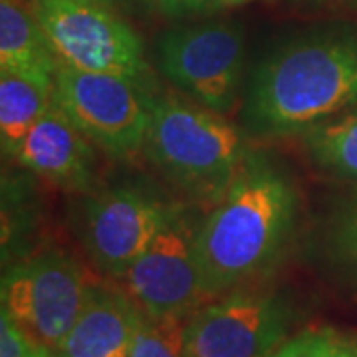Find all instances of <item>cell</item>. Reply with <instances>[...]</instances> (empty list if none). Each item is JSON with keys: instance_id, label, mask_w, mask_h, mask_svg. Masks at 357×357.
<instances>
[{"instance_id": "obj_1", "label": "cell", "mask_w": 357, "mask_h": 357, "mask_svg": "<svg viewBox=\"0 0 357 357\" xmlns=\"http://www.w3.org/2000/svg\"><path fill=\"white\" fill-rule=\"evenodd\" d=\"M296 217L292 181L262 159H248L197 227L204 298L229 292L274 266L290 243Z\"/></svg>"}, {"instance_id": "obj_2", "label": "cell", "mask_w": 357, "mask_h": 357, "mask_svg": "<svg viewBox=\"0 0 357 357\" xmlns=\"http://www.w3.org/2000/svg\"><path fill=\"white\" fill-rule=\"evenodd\" d=\"M357 103V30L298 38L256 68L246 121L262 135H290Z\"/></svg>"}, {"instance_id": "obj_3", "label": "cell", "mask_w": 357, "mask_h": 357, "mask_svg": "<svg viewBox=\"0 0 357 357\" xmlns=\"http://www.w3.org/2000/svg\"><path fill=\"white\" fill-rule=\"evenodd\" d=\"M143 147L155 167L199 197H220L248 163V143L234 123L169 96L149 98Z\"/></svg>"}, {"instance_id": "obj_4", "label": "cell", "mask_w": 357, "mask_h": 357, "mask_svg": "<svg viewBox=\"0 0 357 357\" xmlns=\"http://www.w3.org/2000/svg\"><path fill=\"white\" fill-rule=\"evenodd\" d=\"M30 6L60 64L137 84L147 74L143 42L107 0H32Z\"/></svg>"}, {"instance_id": "obj_5", "label": "cell", "mask_w": 357, "mask_h": 357, "mask_svg": "<svg viewBox=\"0 0 357 357\" xmlns=\"http://www.w3.org/2000/svg\"><path fill=\"white\" fill-rule=\"evenodd\" d=\"M54 102L105 153L123 157L145 145L149 96L129 77L60 64L54 77Z\"/></svg>"}, {"instance_id": "obj_6", "label": "cell", "mask_w": 357, "mask_h": 357, "mask_svg": "<svg viewBox=\"0 0 357 357\" xmlns=\"http://www.w3.org/2000/svg\"><path fill=\"white\" fill-rule=\"evenodd\" d=\"M161 74L204 107L227 114L243 86L244 36L230 22L181 26L157 44Z\"/></svg>"}, {"instance_id": "obj_7", "label": "cell", "mask_w": 357, "mask_h": 357, "mask_svg": "<svg viewBox=\"0 0 357 357\" xmlns=\"http://www.w3.org/2000/svg\"><path fill=\"white\" fill-rule=\"evenodd\" d=\"M84 270L72 256L48 250L2 276V312L38 344L58 354L88 298Z\"/></svg>"}, {"instance_id": "obj_8", "label": "cell", "mask_w": 357, "mask_h": 357, "mask_svg": "<svg viewBox=\"0 0 357 357\" xmlns=\"http://www.w3.org/2000/svg\"><path fill=\"white\" fill-rule=\"evenodd\" d=\"M175 206L137 185L98 192L79 208V243L96 268L121 278L151 244Z\"/></svg>"}, {"instance_id": "obj_9", "label": "cell", "mask_w": 357, "mask_h": 357, "mask_svg": "<svg viewBox=\"0 0 357 357\" xmlns=\"http://www.w3.org/2000/svg\"><path fill=\"white\" fill-rule=\"evenodd\" d=\"M197 227L175 206L143 255L119 278L131 300L151 318H185L204 300L195 248Z\"/></svg>"}, {"instance_id": "obj_10", "label": "cell", "mask_w": 357, "mask_h": 357, "mask_svg": "<svg viewBox=\"0 0 357 357\" xmlns=\"http://www.w3.org/2000/svg\"><path fill=\"white\" fill-rule=\"evenodd\" d=\"M292 310L276 296L234 292L187 321L192 357H270L284 342Z\"/></svg>"}, {"instance_id": "obj_11", "label": "cell", "mask_w": 357, "mask_h": 357, "mask_svg": "<svg viewBox=\"0 0 357 357\" xmlns=\"http://www.w3.org/2000/svg\"><path fill=\"white\" fill-rule=\"evenodd\" d=\"M89 143L91 141L72 123V119L52 102L28 131L14 159L62 189L86 191L91 185L96 167Z\"/></svg>"}, {"instance_id": "obj_12", "label": "cell", "mask_w": 357, "mask_h": 357, "mask_svg": "<svg viewBox=\"0 0 357 357\" xmlns=\"http://www.w3.org/2000/svg\"><path fill=\"white\" fill-rule=\"evenodd\" d=\"M143 310L129 294L89 286L86 304L56 357H129Z\"/></svg>"}, {"instance_id": "obj_13", "label": "cell", "mask_w": 357, "mask_h": 357, "mask_svg": "<svg viewBox=\"0 0 357 357\" xmlns=\"http://www.w3.org/2000/svg\"><path fill=\"white\" fill-rule=\"evenodd\" d=\"M60 60L22 0H0V72L54 89Z\"/></svg>"}, {"instance_id": "obj_14", "label": "cell", "mask_w": 357, "mask_h": 357, "mask_svg": "<svg viewBox=\"0 0 357 357\" xmlns=\"http://www.w3.org/2000/svg\"><path fill=\"white\" fill-rule=\"evenodd\" d=\"M54 102V89L26 77L0 72V143L2 153L16 157L28 131Z\"/></svg>"}, {"instance_id": "obj_15", "label": "cell", "mask_w": 357, "mask_h": 357, "mask_svg": "<svg viewBox=\"0 0 357 357\" xmlns=\"http://www.w3.org/2000/svg\"><path fill=\"white\" fill-rule=\"evenodd\" d=\"M302 141L316 165L357 181V107L312 126L302 133Z\"/></svg>"}, {"instance_id": "obj_16", "label": "cell", "mask_w": 357, "mask_h": 357, "mask_svg": "<svg viewBox=\"0 0 357 357\" xmlns=\"http://www.w3.org/2000/svg\"><path fill=\"white\" fill-rule=\"evenodd\" d=\"M129 357H192L187 344V321L178 316H141Z\"/></svg>"}, {"instance_id": "obj_17", "label": "cell", "mask_w": 357, "mask_h": 357, "mask_svg": "<svg viewBox=\"0 0 357 357\" xmlns=\"http://www.w3.org/2000/svg\"><path fill=\"white\" fill-rule=\"evenodd\" d=\"M270 357H357V335L335 328L304 330Z\"/></svg>"}, {"instance_id": "obj_18", "label": "cell", "mask_w": 357, "mask_h": 357, "mask_svg": "<svg viewBox=\"0 0 357 357\" xmlns=\"http://www.w3.org/2000/svg\"><path fill=\"white\" fill-rule=\"evenodd\" d=\"M332 248L335 258L357 280V197L333 218Z\"/></svg>"}, {"instance_id": "obj_19", "label": "cell", "mask_w": 357, "mask_h": 357, "mask_svg": "<svg viewBox=\"0 0 357 357\" xmlns=\"http://www.w3.org/2000/svg\"><path fill=\"white\" fill-rule=\"evenodd\" d=\"M0 357H56V351L38 344L6 312H0Z\"/></svg>"}, {"instance_id": "obj_20", "label": "cell", "mask_w": 357, "mask_h": 357, "mask_svg": "<svg viewBox=\"0 0 357 357\" xmlns=\"http://www.w3.org/2000/svg\"><path fill=\"white\" fill-rule=\"evenodd\" d=\"M151 2H155V6H159L169 16H181V14L203 13L213 6L215 0H151Z\"/></svg>"}, {"instance_id": "obj_21", "label": "cell", "mask_w": 357, "mask_h": 357, "mask_svg": "<svg viewBox=\"0 0 357 357\" xmlns=\"http://www.w3.org/2000/svg\"><path fill=\"white\" fill-rule=\"evenodd\" d=\"M218 2L229 4V6H238V4H246V2H250V0H218Z\"/></svg>"}]
</instances>
